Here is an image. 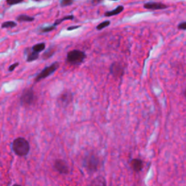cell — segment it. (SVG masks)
Returning <instances> with one entry per match:
<instances>
[{
    "mask_svg": "<svg viewBox=\"0 0 186 186\" xmlns=\"http://www.w3.org/2000/svg\"><path fill=\"white\" fill-rule=\"evenodd\" d=\"M45 47H46V44L44 42H41V43H39V44H35L34 46H33V47L31 48V50H33V52L35 53H41V51L45 50Z\"/></svg>",
    "mask_w": 186,
    "mask_h": 186,
    "instance_id": "cell-15",
    "label": "cell"
},
{
    "mask_svg": "<svg viewBox=\"0 0 186 186\" xmlns=\"http://www.w3.org/2000/svg\"><path fill=\"white\" fill-rule=\"evenodd\" d=\"M23 1L24 0H6V2L9 5H15V4H18L23 2Z\"/></svg>",
    "mask_w": 186,
    "mask_h": 186,
    "instance_id": "cell-21",
    "label": "cell"
},
{
    "mask_svg": "<svg viewBox=\"0 0 186 186\" xmlns=\"http://www.w3.org/2000/svg\"><path fill=\"white\" fill-rule=\"evenodd\" d=\"M13 150L16 155L19 156H24L29 152V143L25 138L18 137L13 142Z\"/></svg>",
    "mask_w": 186,
    "mask_h": 186,
    "instance_id": "cell-1",
    "label": "cell"
},
{
    "mask_svg": "<svg viewBox=\"0 0 186 186\" xmlns=\"http://www.w3.org/2000/svg\"><path fill=\"white\" fill-rule=\"evenodd\" d=\"M131 165L132 169L135 171H136V172H139V171L141 170L142 169V167H143V164H142V161L137 159L132 160Z\"/></svg>",
    "mask_w": 186,
    "mask_h": 186,
    "instance_id": "cell-9",
    "label": "cell"
},
{
    "mask_svg": "<svg viewBox=\"0 0 186 186\" xmlns=\"http://www.w3.org/2000/svg\"><path fill=\"white\" fill-rule=\"evenodd\" d=\"M110 71L114 77H122L123 76L124 70L120 63H113L110 67Z\"/></svg>",
    "mask_w": 186,
    "mask_h": 186,
    "instance_id": "cell-5",
    "label": "cell"
},
{
    "mask_svg": "<svg viewBox=\"0 0 186 186\" xmlns=\"http://www.w3.org/2000/svg\"><path fill=\"white\" fill-rule=\"evenodd\" d=\"M16 20L18 22H33L35 19L33 17L27 16V15L25 14H22L17 17Z\"/></svg>",
    "mask_w": 186,
    "mask_h": 186,
    "instance_id": "cell-11",
    "label": "cell"
},
{
    "mask_svg": "<svg viewBox=\"0 0 186 186\" xmlns=\"http://www.w3.org/2000/svg\"><path fill=\"white\" fill-rule=\"evenodd\" d=\"M55 52H56V49L55 48V47H53V46L50 47L48 48V49L44 53H43L42 59L43 60L49 59V58H50L51 57H53V55H54Z\"/></svg>",
    "mask_w": 186,
    "mask_h": 186,
    "instance_id": "cell-10",
    "label": "cell"
},
{
    "mask_svg": "<svg viewBox=\"0 0 186 186\" xmlns=\"http://www.w3.org/2000/svg\"><path fill=\"white\" fill-rule=\"evenodd\" d=\"M178 29L182 30V31H185L186 30V22L185 21H182L180 24L178 25Z\"/></svg>",
    "mask_w": 186,
    "mask_h": 186,
    "instance_id": "cell-22",
    "label": "cell"
},
{
    "mask_svg": "<svg viewBox=\"0 0 186 186\" xmlns=\"http://www.w3.org/2000/svg\"><path fill=\"white\" fill-rule=\"evenodd\" d=\"M110 1H118V0H110Z\"/></svg>",
    "mask_w": 186,
    "mask_h": 186,
    "instance_id": "cell-27",
    "label": "cell"
},
{
    "mask_svg": "<svg viewBox=\"0 0 186 186\" xmlns=\"http://www.w3.org/2000/svg\"><path fill=\"white\" fill-rule=\"evenodd\" d=\"M35 101V94L32 88L26 89L21 96V103L22 105L28 106Z\"/></svg>",
    "mask_w": 186,
    "mask_h": 186,
    "instance_id": "cell-4",
    "label": "cell"
},
{
    "mask_svg": "<svg viewBox=\"0 0 186 186\" xmlns=\"http://www.w3.org/2000/svg\"><path fill=\"white\" fill-rule=\"evenodd\" d=\"M33 1H39V0H33Z\"/></svg>",
    "mask_w": 186,
    "mask_h": 186,
    "instance_id": "cell-28",
    "label": "cell"
},
{
    "mask_svg": "<svg viewBox=\"0 0 186 186\" xmlns=\"http://www.w3.org/2000/svg\"><path fill=\"white\" fill-rule=\"evenodd\" d=\"M80 27H81V26H72L67 28V31H73V30L77 29V28H79Z\"/></svg>",
    "mask_w": 186,
    "mask_h": 186,
    "instance_id": "cell-24",
    "label": "cell"
},
{
    "mask_svg": "<svg viewBox=\"0 0 186 186\" xmlns=\"http://www.w3.org/2000/svg\"><path fill=\"white\" fill-rule=\"evenodd\" d=\"M73 97H72V95L71 93H63V95L60 96V100L63 103H69L71 102V99Z\"/></svg>",
    "mask_w": 186,
    "mask_h": 186,
    "instance_id": "cell-12",
    "label": "cell"
},
{
    "mask_svg": "<svg viewBox=\"0 0 186 186\" xmlns=\"http://www.w3.org/2000/svg\"><path fill=\"white\" fill-rule=\"evenodd\" d=\"M55 28H56V26H55L54 25H52V26H46V27H41L39 28V32L41 33L51 32L52 31L55 30Z\"/></svg>",
    "mask_w": 186,
    "mask_h": 186,
    "instance_id": "cell-17",
    "label": "cell"
},
{
    "mask_svg": "<svg viewBox=\"0 0 186 186\" xmlns=\"http://www.w3.org/2000/svg\"><path fill=\"white\" fill-rule=\"evenodd\" d=\"M102 1H103V0H92V3H93V4H100V3H101Z\"/></svg>",
    "mask_w": 186,
    "mask_h": 186,
    "instance_id": "cell-25",
    "label": "cell"
},
{
    "mask_svg": "<svg viewBox=\"0 0 186 186\" xmlns=\"http://www.w3.org/2000/svg\"><path fill=\"white\" fill-rule=\"evenodd\" d=\"M74 2V0H61L60 1V6L62 7H68L71 5Z\"/></svg>",
    "mask_w": 186,
    "mask_h": 186,
    "instance_id": "cell-20",
    "label": "cell"
},
{
    "mask_svg": "<svg viewBox=\"0 0 186 186\" xmlns=\"http://www.w3.org/2000/svg\"><path fill=\"white\" fill-rule=\"evenodd\" d=\"M124 7L123 6H122V5L118 6L117 7H116L115 9H113V10L105 12L104 16L105 17H111V16H117V15L120 14L121 13H122V12L124 11Z\"/></svg>",
    "mask_w": 186,
    "mask_h": 186,
    "instance_id": "cell-8",
    "label": "cell"
},
{
    "mask_svg": "<svg viewBox=\"0 0 186 186\" xmlns=\"http://www.w3.org/2000/svg\"><path fill=\"white\" fill-rule=\"evenodd\" d=\"M39 57V53H35V52H33V50H31V51H29V53H28L26 61L27 62L34 61V60L38 59Z\"/></svg>",
    "mask_w": 186,
    "mask_h": 186,
    "instance_id": "cell-13",
    "label": "cell"
},
{
    "mask_svg": "<svg viewBox=\"0 0 186 186\" xmlns=\"http://www.w3.org/2000/svg\"><path fill=\"white\" fill-rule=\"evenodd\" d=\"M86 57V54L82 50H73L68 53L66 61L71 65H79L84 60Z\"/></svg>",
    "mask_w": 186,
    "mask_h": 186,
    "instance_id": "cell-2",
    "label": "cell"
},
{
    "mask_svg": "<svg viewBox=\"0 0 186 186\" xmlns=\"http://www.w3.org/2000/svg\"><path fill=\"white\" fill-rule=\"evenodd\" d=\"M17 23L15 21H6L1 24V28H13L16 27Z\"/></svg>",
    "mask_w": 186,
    "mask_h": 186,
    "instance_id": "cell-16",
    "label": "cell"
},
{
    "mask_svg": "<svg viewBox=\"0 0 186 186\" xmlns=\"http://www.w3.org/2000/svg\"><path fill=\"white\" fill-rule=\"evenodd\" d=\"M94 186H105V181L102 177H98L95 180Z\"/></svg>",
    "mask_w": 186,
    "mask_h": 186,
    "instance_id": "cell-19",
    "label": "cell"
},
{
    "mask_svg": "<svg viewBox=\"0 0 186 186\" xmlns=\"http://www.w3.org/2000/svg\"><path fill=\"white\" fill-rule=\"evenodd\" d=\"M73 19H74V16H73V15H68V16H66L63 17V18H60V19L56 20L53 25H54L55 26H58V25H60V23H63V21H72V20H73Z\"/></svg>",
    "mask_w": 186,
    "mask_h": 186,
    "instance_id": "cell-14",
    "label": "cell"
},
{
    "mask_svg": "<svg viewBox=\"0 0 186 186\" xmlns=\"http://www.w3.org/2000/svg\"><path fill=\"white\" fill-rule=\"evenodd\" d=\"M13 186H21L20 185H14Z\"/></svg>",
    "mask_w": 186,
    "mask_h": 186,
    "instance_id": "cell-26",
    "label": "cell"
},
{
    "mask_svg": "<svg viewBox=\"0 0 186 186\" xmlns=\"http://www.w3.org/2000/svg\"><path fill=\"white\" fill-rule=\"evenodd\" d=\"M110 24V21H103V22L100 23V24H98V26H97V30H98V31H100V30L103 29V28L108 27V26H109V25Z\"/></svg>",
    "mask_w": 186,
    "mask_h": 186,
    "instance_id": "cell-18",
    "label": "cell"
},
{
    "mask_svg": "<svg viewBox=\"0 0 186 186\" xmlns=\"http://www.w3.org/2000/svg\"><path fill=\"white\" fill-rule=\"evenodd\" d=\"M143 7L147 10H165L168 7L167 4L162 2H147L143 5Z\"/></svg>",
    "mask_w": 186,
    "mask_h": 186,
    "instance_id": "cell-6",
    "label": "cell"
},
{
    "mask_svg": "<svg viewBox=\"0 0 186 186\" xmlns=\"http://www.w3.org/2000/svg\"><path fill=\"white\" fill-rule=\"evenodd\" d=\"M18 65H19V63H13V64H12L11 66L9 67V71L12 72L14 71L17 67L18 66Z\"/></svg>",
    "mask_w": 186,
    "mask_h": 186,
    "instance_id": "cell-23",
    "label": "cell"
},
{
    "mask_svg": "<svg viewBox=\"0 0 186 186\" xmlns=\"http://www.w3.org/2000/svg\"><path fill=\"white\" fill-rule=\"evenodd\" d=\"M55 167L58 172L62 174L68 173V171H69V168H68V166L66 164V162L63 160H60V159L55 162Z\"/></svg>",
    "mask_w": 186,
    "mask_h": 186,
    "instance_id": "cell-7",
    "label": "cell"
},
{
    "mask_svg": "<svg viewBox=\"0 0 186 186\" xmlns=\"http://www.w3.org/2000/svg\"><path fill=\"white\" fill-rule=\"evenodd\" d=\"M59 63L58 62H55V63H52L51 65L49 66H46L44 69L42 70L36 76L34 81L35 82H39L41 80H43L44 79L47 78V77L50 76V75H52L53 73H54L55 71L58 70V68H59Z\"/></svg>",
    "mask_w": 186,
    "mask_h": 186,
    "instance_id": "cell-3",
    "label": "cell"
}]
</instances>
